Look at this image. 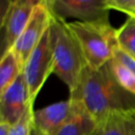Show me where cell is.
Listing matches in <instances>:
<instances>
[{"label":"cell","instance_id":"obj_6","mask_svg":"<svg viewBox=\"0 0 135 135\" xmlns=\"http://www.w3.org/2000/svg\"><path fill=\"white\" fill-rule=\"evenodd\" d=\"M51 20L52 14L47 7L46 1L40 0V2L35 7L28 23L12 47V51L18 56L21 63L23 64V68L28 56L50 27Z\"/></svg>","mask_w":135,"mask_h":135},{"label":"cell","instance_id":"obj_4","mask_svg":"<svg viewBox=\"0 0 135 135\" xmlns=\"http://www.w3.org/2000/svg\"><path fill=\"white\" fill-rule=\"evenodd\" d=\"M53 71V49L51 40V31L49 27L39 43L37 44V46L28 56L23 68V76L26 81L30 92V98L33 104L38 93L40 92Z\"/></svg>","mask_w":135,"mask_h":135},{"label":"cell","instance_id":"obj_1","mask_svg":"<svg viewBox=\"0 0 135 135\" xmlns=\"http://www.w3.org/2000/svg\"><path fill=\"white\" fill-rule=\"evenodd\" d=\"M70 97L79 99L97 122L111 112L135 110V96L117 82L109 62L98 70L86 65Z\"/></svg>","mask_w":135,"mask_h":135},{"label":"cell","instance_id":"obj_10","mask_svg":"<svg viewBox=\"0 0 135 135\" xmlns=\"http://www.w3.org/2000/svg\"><path fill=\"white\" fill-rule=\"evenodd\" d=\"M94 135H135V110L109 113L97 122Z\"/></svg>","mask_w":135,"mask_h":135},{"label":"cell","instance_id":"obj_8","mask_svg":"<svg viewBox=\"0 0 135 135\" xmlns=\"http://www.w3.org/2000/svg\"><path fill=\"white\" fill-rule=\"evenodd\" d=\"M33 105L22 71L19 77L0 94V123L12 127Z\"/></svg>","mask_w":135,"mask_h":135},{"label":"cell","instance_id":"obj_11","mask_svg":"<svg viewBox=\"0 0 135 135\" xmlns=\"http://www.w3.org/2000/svg\"><path fill=\"white\" fill-rule=\"evenodd\" d=\"M70 98L74 103L73 112L56 135H94L97 121L91 116L79 99Z\"/></svg>","mask_w":135,"mask_h":135},{"label":"cell","instance_id":"obj_3","mask_svg":"<svg viewBox=\"0 0 135 135\" xmlns=\"http://www.w3.org/2000/svg\"><path fill=\"white\" fill-rule=\"evenodd\" d=\"M68 26L79 42L86 65L98 70L114 57L118 49L117 30L110 21L68 22Z\"/></svg>","mask_w":135,"mask_h":135},{"label":"cell","instance_id":"obj_18","mask_svg":"<svg viewBox=\"0 0 135 135\" xmlns=\"http://www.w3.org/2000/svg\"><path fill=\"white\" fill-rule=\"evenodd\" d=\"M31 135H46V134L42 133L41 131H39L38 129H36L35 127H33V124H32V129H31Z\"/></svg>","mask_w":135,"mask_h":135},{"label":"cell","instance_id":"obj_16","mask_svg":"<svg viewBox=\"0 0 135 135\" xmlns=\"http://www.w3.org/2000/svg\"><path fill=\"white\" fill-rule=\"evenodd\" d=\"M109 9H115L127 14L129 17H135V0H105Z\"/></svg>","mask_w":135,"mask_h":135},{"label":"cell","instance_id":"obj_14","mask_svg":"<svg viewBox=\"0 0 135 135\" xmlns=\"http://www.w3.org/2000/svg\"><path fill=\"white\" fill-rule=\"evenodd\" d=\"M109 64L117 82L126 91L135 96V75L114 58L109 61Z\"/></svg>","mask_w":135,"mask_h":135},{"label":"cell","instance_id":"obj_5","mask_svg":"<svg viewBox=\"0 0 135 135\" xmlns=\"http://www.w3.org/2000/svg\"><path fill=\"white\" fill-rule=\"evenodd\" d=\"M51 14L61 20L75 18L78 22L109 21L105 0H45Z\"/></svg>","mask_w":135,"mask_h":135},{"label":"cell","instance_id":"obj_9","mask_svg":"<svg viewBox=\"0 0 135 135\" xmlns=\"http://www.w3.org/2000/svg\"><path fill=\"white\" fill-rule=\"evenodd\" d=\"M74 109L71 98L33 111L32 124L46 135H56L68 121Z\"/></svg>","mask_w":135,"mask_h":135},{"label":"cell","instance_id":"obj_15","mask_svg":"<svg viewBox=\"0 0 135 135\" xmlns=\"http://www.w3.org/2000/svg\"><path fill=\"white\" fill-rule=\"evenodd\" d=\"M33 111V108H30L15 124L9 127L7 135H31Z\"/></svg>","mask_w":135,"mask_h":135},{"label":"cell","instance_id":"obj_2","mask_svg":"<svg viewBox=\"0 0 135 135\" xmlns=\"http://www.w3.org/2000/svg\"><path fill=\"white\" fill-rule=\"evenodd\" d=\"M50 31L54 60L53 73L66 84L70 93H73L78 88L86 66L81 47L66 21L52 15Z\"/></svg>","mask_w":135,"mask_h":135},{"label":"cell","instance_id":"obj_17","mask_svg":"<svg viewBox=\"0 0 135 135\" xmlns=\"http://www.w3.org/2000/svg\"><path fill=\"white\" fill-rule=\"evenodd\" d=\"M9 126L6 123H0V135H7Z\"/></svg>","mask_w":135,"mask_h":135},{"label":"cell","instance_id":"obj_12","mask_svg":"<svg viewBox=\"0 0 135 135\" xmlns=\"http://www.w3.org/2000/svg\"><path fill=\"white\" fill-rule=\"evenodd\" d=\"M23 64L11 50L1 56L0 60V94L4 92L22 73Z\"/></svg>","mask_w":135,"mask_h":135},{"label":"cell","instance_id":"obj_7","mask_svg":"<svg viewBox=\"0 0 135 135\" xmlns=\"http://www.w3.org/2000/svg\"><path fill=\"white\" fill-rule=\"evenodd\" d=\"M39 2L40 0H14L7 2L1 19L3 31L2 55L12 50Z\"/></svg>","mask_w":135,"mask_h":135},{"label":"cell","instance_id":"obj_13","mask_svg":"<svg viewBox=\"0 0 135 135\" xmlns=\"http://www.w3.org/2000/svg\"><path fill=\"white\" fill-rule=\"evenodd\" d=\"M118 47L135 59V17H129L117 30Z\"/></svg>","mask_w":135,"mask_h":135}]
</instances>
